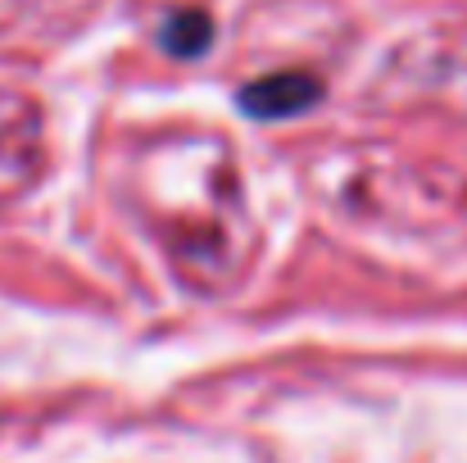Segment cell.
Segmentation results:
<instances>
[{"instance_id": "1", "label": "cell", "mask_w": 467, "mask_h": 463, "mask_svg": "<svg viewBox=\"0 0 467 463\" xmlns=\"http://www.w3.org/2000/svg\"><path fill=\"white\" fill-rule=\"evenodd\" d=\"M322 100V82L313 73H268L250 87H241L236 105L250 114V119H264V123H277V119H296Z\"/></svg>"}, {"instance_id": "2", "label": "cell", "mask_w": 467, "mask_h": 463, "mask_svg": "<svg viewBox=\"0 0 467 463\" xmlns=\"http://www.w3.org/2000/svg\"><path fill=\"white\" fill-rule=\"evenodd\" d=\"M209 41H213V23H209L200 9H182V14H172V18L159 27V46H163L168 55H182V59L204 55Z\"/></svg>"}]
</instances>
